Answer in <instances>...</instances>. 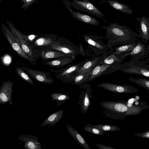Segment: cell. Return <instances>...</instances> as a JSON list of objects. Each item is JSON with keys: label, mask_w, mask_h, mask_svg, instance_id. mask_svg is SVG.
Masks as SVG:
<instances>
[{"label": "cell", "mask_w": 149, "mask_h": 149, "mask_svg": "<svg viewBox=\"0 0 149 149\" xmlns=\"http://www.w3.org/2000/svg\"><path fill=\"white\" fill-rule=\"evenodd\" d=\"M102 27L107 31V36L109 39L108 46L110 48L118 44L125 45L136 42L139 35L128 27L117 23H111L108 26Z\"/></svg>", "instance_id": "cell-1"}, {"label": "cell", "mask_w": 149, "mask_h": 149, "mask_svg": "<svg viewBox=\"0 0 149 149\" xmlns=\"http://www.w3.org/2000/svg\"><path fill=\"white\" fill-rule=\"evenodd\" d=\"M100 105L103 108L104 117L111 119H121L127 116L139 114L142 110L139 107H130L123 101H104Z\"/></svg>", "instance_id": "cell-2"}, {"label": "cell", "mask_w": 149, "mask_h": 149, "mask_svg": "<svg viewBox=\"0 0 149 149\" xmlns=\"http://www.w3.org/2000/svg\"><path fill=\"white\" fill-rule=\"evenodd\" d=\"M117 67L118 70L126 73L149 77V65L144 63L143 61L131 58L130 61L120 64Z\"/></svg>", "instance_id": "cell-3"}, {"label": "cell", "mask_w": 149, "mask_h": 149, "mask_svg": "<svg viewBox=\"0 0 149 149\" xmlns=\"http://www.w3.org/2000/svg\"><path fill=\"white\" fill-rule=\"evenodd\" d=\"M88 59L79 63L72 64L60 69H51L56 78L66 83L72 84L77 75V72Z\"/></svg>", "instance_id": "cell-4"}, {"label": "cell", "mask_w": 149, "mask_h": 149, "mask_svg": "<svg viewBox=\"0 0 149 149\" xmlns=\"http://www.w3.org/2000/svg\"><path fill=\"white\" fill-rule=\"evenodd\" d=\"M2 31L12 48L19 55L31 64H36V61L28 56L24 51L17 39L15 37L11 31L3 24H2Z\"/></svg>", "instance_id": "cell-5"}, {"label": "cell", "mask_w": 149, "mask_h": 149, "mask_svg": "<svg viewBox=\"0 0 149 149\" xmlns=\"http://www.w3.org/2000/svg\"><path fill=\"white\" fill-rule=\"evenodd\" d=\"M9 27L15 37L17 39L24 51L29 57L36 61L40 57L41 52L28 43L24 38L23 34L10 22L6 21Z\"/></svg>", "instance_id": "cell-6"}, {"label": "cell", "mask_w": 149, "mask_h": 149, "mask_svg": "<svg viewBox=\"0 0 149 149\" xmlns=\"http://www.w3.org/2000/svg\"><path fill=\"white\" fill-rule=\"evenodd\" d=\"M49 48L74 56L80 54L79 47L68 40L61 37L56 38Z\"/></svg>", "instance_id": "cell-7"}, {"label": "cell", "mask_w": 149, "mask_h": 149, "mask_svg": "<svg viewBox=\"0 0 149 149\" xmlns=\"http://www.w3.org/2000/svg\"><path fill=\"white\" fill-rule=\"evenodd\" d=\"M71 4L76 10L86 12L101 18L105 16L104 14L89 0H72Z\"/></svg>", "instance_id": "cell-8"}, {"label": "cell", "mask_w": 149, "mask_h": 149, "mask_svg": "<svg viewBox=\"0 0 149 149\" xmlns=\"http://www.w3.org/2000/svg\"><path fill=\"white\" fill-rule=\"evenodd\" d=\"M118 66L106 65L100 62L92 70L88 81H91L102 75L116 72L118 70Z\"/></svg>", "instance_id": "cell-9"}, {"label": "cell", "mask_w": 149, "mask_h": 149, "mask_svg": "<svg viewBox=\"0 0 149 149\" xmlns=\"http://www.w3.org/2000/svg\"><path fill=\"white\" fill-rule=\"evenodd\" d=\"M108 91L116 93H137L138 89L130 85H118L107 82L102 83L97 85Z\"/></svg>", "instance_id": "cell-10"}, {"label": "cell", "mask_w": 149, "mask_h": 149, "mask_svg": "<svg viewBox=\"0 0 149 149\" xmlns=\"http://www.w3.org/2000/svg\"><path fill=\"white\" fill-rule=\"evenodd\" d=\"M14 84L13 82L10 81L2 83L0 88V104H3L7 102L10 105L12 104V94Z\"/></svg>", "instance_id": "cell-11"}, {"label": "cell", "mask_w": 149, "mask_h": 149, "mask_svg": "<svg viewBox=\"0 0 149 149\" xmlns=\"http://www.w3.org/2000/svg\"><path fill=\"white\" fill-rule=\"evenodd\" d=\"M21 68L37 81L47 84H52L54 82V79L50 76V72H44L25 67Z\"/></svg>", "instance_id": "cell-12"}, {"label": "cell", "mask_w": 149, "mask_h": 149, "mask_svg": "<svg viewBox=\"0 0 149 149\" xmlns=\"http://www.w3.org/2000/svg\"><path fill=\"white\" fill-rule=\"evenodd\" d=\"M136 19L138 21L139 25V38L141 39L143 42L147 44L149 39V18L143 15L141 17Z\"/></svg>", "instance_id": "cell-13"}, {"label": "cell", "mask_w": 149, "mask_h": 149, "mask_svg": "<svg viewBox=\"0 0 149 149\" xmlns=\"http://www.w3.org/2000/svg\"><path fill=\"white\" fill-rule=\"evenodd\" d=\"M18 139L24 142L23 147L25 149H42L41 144L36 136L22 135L18 137Z\"/></svg>", "instance_id": "cell-14"}, {"label": "cell", "mask_w": 149, "mask_h": 149, "mask_svg": "<svg viewBox=\"0 0 149 149\" xmlns=\"http://www.w3.org/2000/svg\"><path fill=\"white\" fill-rule=\"evenodd\" d=\"M74 58V56L63 57L51 61H43L42 63L43 65H47L52 68H58L70 64L73 61Z\"/></svg>", "instance_id": "cell-15"}, {"label": "cell", "mask_w": 149, "mask_h": 149, "mask_svg": "<svg viewBox=\"0 0 149 149\" xmlns=\"http://www.w3.org/2000/svg\"><path fill=\"white\" fill-rule=\"evenodd\" d=\"M137 43L136 45L131 52L123 56L124 59L130 55L131 56L132 58L138 61L145 58V51L146 45V44L140 40L137 42Z\"/></svg>", "instance_id": "cell-16"}, {"label": "cell", "mask_w": 149, "mask_h": 149, "mask_svg": "<svg viewBox=\"0 0 149 149\" xmlns=\"http://www.w3.org/2000/svg\"><path fill=\"white\" fill-rule=\"evenodd\" d=\"M72 56L73 55L48 48L41 51L40 57L43 61H45L61 57Z\"/></svg>", "instance_id": "cell-17"}, {"label": "cell", "mask_w": 149, "mask_h": 149, "mask_svg": "<svg viewBox=\"0 0 149 149\" xmlns=\"http://www.w3.org/2000/svg\"><path fill=\"white\" fill-rule=\"evenodd\" d=\"M90 88H87L85 91H81L79 96L80 100L78 103L81 105V112L84 113L88 110L90 104V99L92 97V91Z\"/></svg>", "instance_id": "cell-18"}, {"label": "cell", "mask_w": 149, "mask_h": 149, "mask_svg": "<svg viewBox=\"0 0 149 149\" xmlns=\"http://www.w3.org/2000/svg\"><path fill=\"white\" fill-rule=\"evenodd\" d=\"M85 41L92 47L97 50H102L103 53L106 52L109 48L107 45L103 43L101 40H97L93 36L85 34L83 35Z\"/></svg>", "instance_id": "cell-19"}, {"label": "cell", "mask_w": 149, "mask_h": 149, "mask_svg": "<svg viewBox=\"0 0 149 149\" xmlns=\"http://www.w3.org/2000/svg\"><path fill=\"white\" fill-rule=\"evenodd\" d=\"M37 38L33 42V46L35 48H48L57 38L54 35H48Z\"/></svg>", "instance_id": "cell-20"}, {"label": "cell", "mask_w": 149, "mask_h": 149, "mask_svg": "<svg viewBox=\"0 0 149 149\" xmlns=\"http://www.w3.org/2000/svg\"><path fill=\"white\" fill-rule=\"evenodd\" d=\"M70 12L72 17L85 23L95 26L100 24L96 19L88 15L75 12L72 9Z\"/></svg>", "instance_id": "cell-21"}, {"label": "cell", "mask_w": 149, "mask_h": 149, "mask_svg": "<svg viewBox=\"0 0 149 149\" xmlns=\"http://www.w3.org/2000/svg\"><path fill=\"white\" fill-rule=\"evenodd\" d=\"M64 111V109H61L52 113L45 119L40 126L43 127L48 125L49 127L55 125L63 117Z\"/></svg>", "instance_id": "cell-22"}, {"label": "cell", "mask_w": 149, "mask_h": 149, "mask_svg": "<svg viewBox=\"0 0 149 149\" xmlns=\"http://www.w3.org/2000/svg\"><path fill=\"white\" fill-rule=\"evenodd\" d=\"M66 128L69 133L78 144L85 149H91L85 139L77 130L68 124L66 125Z\"/></svg>", "instance_id": "cell-23"}, {"label": "cell", "mask_w": 149, "mask_h": 149, "mask_svg": "<svg viewBox=\"0 0 149 149\" xmlns=\"http://www.w3.org/2000/svg\"><path fill=\"white\" fill-rule=\"evenodd\" d=\"M125 54L111 53L108 56L104 57L101 62L106 65L118 66L123 62L124 59L123 57Z\"/></svg>", "instance_id": "cell-24"}, {"label": "cell", "mask_w": 149, "mask_h": 149, "mask_svg": "<svg viewBox=\"0 0 149 149\" xmlns=\"http://www.w3.org/2000/svg\"><path fill=\"white\" fill-rule=\"evenodd\" d=\"M102 1L108 3L112 8L127 14L133 13L132 10L127 5L114 0H102Z\"/></svg>", "instance_id": "cell-25"}, {"label": "cell", "mask_w": 149, "mask_h": 149, "mask_svg": "<svg viewBox=\"0 0 149 149\" xmlns=\"http://www.w3.org/2000/svg\"><path fill=\"white\" fill-rule=\"evenodd\" d=\"M92 69L84 71L78 73L71 84L80 86L88 82L90 75Z\"/></svg>", "instance_id": "cell-26"}, {"label": "cell", "mask_w": 149, "mask_h": 149, "mask_svg": "<svg viewBox=\"0 0 149 149\" xmlns=\"http://www.w3.org/2000/svg\"><path fill=\"white\" fill-rule=\"evenodd\" d=\"M104 57L105 56H103L97 57L91 60H88L77 71V74L84 71L93 69L98 64Z\"/></svg>", "instance_id": "cell-27"}, {"label": "cell", "mask_w": 149, "mask_h": 149, "mask_svg": "<svg viewBox=\"0 0 149 149\" xmlns=\"http://www.w3.org/2000/svg\"><path fill=\"white\" fill-rule=\"evenodd\" d=\"M137 43V42H136L134 44L123 45L122 46L116 47L113 49L115 50L112 53L119 54L129 53L133 50Z\"/></svg>", "instance_id": "cell-28"}, {"label": "cell", "mask_w": 149, "mask_h": 149, "mask_svg": "<svg viewBox=\"0 0 149 149\" xmlns=\"http://www.w3.org/2000/svg\"><path fill=\"white\" fill-rule=\"evenodd\" d=\"M50 96L53 100L56 101L57 106L58 107L61 105L70 98V96L67 94L56 92L51 93Z\"/></svg>", "instance_id": "cell-29"}, {"label": "cell", "mask_w": 149, "mask_h": 149, "mask_svg": "<svg viewBox=\"0 0 149 149\" xmlns=\"http://www.w3.org/2000/svg\"><path fill=\"white\" fill-rule=\"evenodd\" d=\"M131 82L147 89H149V80L144 78H135L130 77L128 79Z\"/></svg>", "instance_id": "cell-30"}, {"label": "cell", "mask_w": 149, "mask_h": 149, "mask_svg": "<svg viewBox=\"0 0 149 149\" xmlns=\"http://www.w3.org/2000/svg\"><path fill=\"white\" fill-rule=\"evenodd\" d=\"M94 127L99 129L105 132H113L120 131V128L118 126L109 124H98L97 125H93Z\"/></svg>", "instance_id": "cell-31"}, {"label": "cell", "mask_w": 149, "mask_h": 149, "mask_svg": "<svg viewBox=\"0 0 149 149\" xmlns=\"http://www.w3.org/2000/svg\"><path fill=\"white\" fill-rule=\"evenodd\" d=\"M16 70L17 74L23 80L32 85L34 84L33 80L22 69L17 67Z\"/></svg>", "instance_id": "cell-32"}, {"label": "cell", "mask_w": 149, "mask_h": 149, "mask_svg": "<svg viewBox=\"0 0 149 149\" xmlns=\"http://www.w3.org/2000/svg\"><path fill=\"white\" fill-rule=\"evenodd\" d=\"M83 129L86 131L93 134L100 135H104L105 132L98 128L94 127L90 124L86 125Z\"/></svg>", "instance_id": "cell-33"}, {"label": "cell", "mask_w": 149, "mask_h": 149, "mask_svg": "<svg viewBox=\"0 0 149 149\" xmlns=\"http://www.w3.org/2000/svg\"><path fill=\"white\" fill-rule=\"evenodd\" d=\"M36 0H22L21 2L23 3L21 8L26 10L34 3Z\"/></svg>", "instance_id": "cell-34"}, {"label": "cell", "mask_w": 149, "mask_h": 149, "mask_svg": "<svg viewBox=\"0 0 149 149\" xmlns=\"http://www.w3.org/2000/svg\"><path fill=\"white\" fill-rule=\"evenodd\" d=\"M23 36L24 39L30 44L34 39L39 36L36 35H24L23 34Z\"/></svg>", "instance_id": "cell-35"}, {"label": "cell", "mask_w": 149, "mask_h": 149, "mask_svg": "<svg viewBox=\"0 0 149 149\" xmlns=\"http://www.w3.org/2000/svg\"><path fill=\"white\" fill-rule=\"evenodd\" d=\"M134 135L141 137L149 138V130L143 133H139Z\"/></svg>", "instance_id": "cell-36"}, {"label": "cell", "mask_w": 149, "mask_h": 149, "mask_svg": "<svg viewBox=\"0 0 149 149\" xmlns=\"http://www.w3.org/2000/svg\"><path fill=\"white\" fill-rule=\"evenodd\" d=\"M96 145L98 148L100 149H116L115 148L111 147L102 144H97Z\"/></svg>", "instance_id": "cell-37"}, {"label": "cell", "mask_w": 149, "mask_h": 149, "mask_svg": "<svg viewBox=\"0 0 149 149\" xmlns=\"http://www.w3.org/2000/svg\"><path fill=\"white\" fill-rule=\"evenodd\" d=\"M63 2L65 3V5L66 6L68 10L69 11H70L72 10L71 8V3L69 1H68L67 0H65Z\"/></svg>", "instance_id": "cell-38"}, {"label": "cell", "mask_w": 149, "mask_h": 149, "mask_svg": "<svg viewBox=\"0 0 149 149\" xmlns=\"http://www.w3.org/2000/svg\"><path fill=\"white\" fill-rule=\"evenodd\" d=\"M79 48L80 51V54L81 55L84 56L85 55L84 50V49L81 44L80 43L79 44Z\"/></svg>", "instance_id": "cell-39"}, {"label": "cell", "mask_w": 149, "mask_h": 149, "mask_svg": "<svg viewBox=\"0 0 149 149\" xmlns=\"http://www.w3.org/2000/svg\"><path fill=\"white\" fill-rule=\"evenodd\" d=\"M145 54L146 56L147 55H149V45H146L145 51Z\"/></svg>", "instance_id": "cell-40"}, {"label": "cell", "mask_w": 149, "mask_h": 149, "mask_svg": "<svg viewBox=\"0 0 149 149\" xmlns=\"http://www.w3.org/2000/svg\"><path fill=\"white\" fill-rule=\"evenodd\" d=\"M145 57H147V58L143 62L144 63L146 64L149 63V55L146 56Z\"/></svg>", "instance_id": "cell-41"}, {"label": "cell", "mask_w": 149, "mask_h": 149, "mask_svg": "<svg viewBox=\"0 0 149 149\" xmlns=\"http://www.w3.org/2000/svg\"><path fill=\"white\" fill-rule=\"evenodd\" d=\"M64 0H62V1H63H63H64Z\"/></svg>", "instance_id": "cell-42"}, {"label": "cell", "mask_w": 149, "mask_h": 149, "mask_svg": "<svg viewBox=\"0 0 149 149\" xmlns=\"http://www.w3.org/2000/svg\"><path fill=\"white\" fill-rule=\"evenodd\" d=\"M1 0H0V2H1Z\"/></svg>", "instance_id": "cell-43"}, {"label": "cell", "mask_w": 149, "mask_h": 149, "mask_svg": "<svg viewBox=\"0 0 149 149\" xmlns=\"http://www.w3.org/2000/svg\"></svg>", "instance_id": "cell-44"}, {"label": "cell", "mask_w": 149, "mask_h": 149, "mask_svg": "<svg viewBox=\"0 0 149 149\" xmlns=\"http://www.w3.org/2000/svg\"></svg>", "instance_id": "cell-45"}]
</instances>
